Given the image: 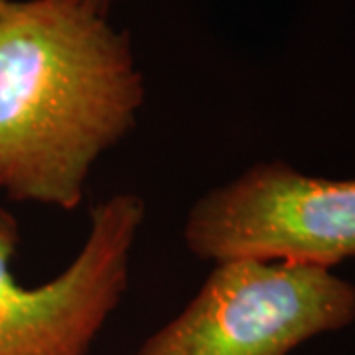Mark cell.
<instances>
[{"label": "cell", "instance_id": "6da1fadb", "mask_svg": "<svg viewBox=\"0 0 355 355\" xmlns=\"http://www.w3.org/2000/svg\"><path fill=\"white\" fill-rule=\"evenodd\" d=\"M144 79L130 40L73 0L0 14V191L76 209L93 166L137 127Z\"/></svg>", "mask_w": 355, "mask_h": 355}, {"label": "cell", "instance_id": "7a4b0ae2", "mask_svg": "<svg viewBox=\"0 0 355 355\" xmlns=\"http://www.w3.org/2000/svg\"><path fill=\"white\" fill-rule=\"evenodd\" d=\"M137 355H291L355 322V286L330 268L231 259Z\"/></svg>", "mask_w": 355, "mask_h": 355}, {"label": "cell", "instance_id": "3957f363", "mask_svg": "<svg viewBox=\"0 0 355 355\" xmlns=\"http://www.w3.org/2000/svg\"><path fill=\"white\" fill-rule=\"evenodd\" d=\"M184 241L203 261H288L331 268L355 259V180L257 162L207 190L188 211Z\"/></svg>", "mask_w": 355, "mask_h": 355}, {"label": "cell", "instance_id": "277c9868", "mask_svg": "<svg viewBox=\"0 0 355 355\" xmlns=\"http://www.w3.org/2000/svg\"><path fill=\"white\" fill-rule=\"evenodd\" d=\"M146 203L121 191L97 203L76 259L44 284L12 275L16 217L0 207V355H87L128 286Z\"/></svg>", "mask_w": 355, "mask_h": 355}, {"label": "cell", "instance_id": "5b68a950", "mask_svg": "<svg viewBox=\"0 0 355 355\" xmlns=\"http://www.w3.org/2000/svg\"><path fill=\"white\" fill-rule=\"evenodd\" d=\"M73 2L85 6L91 12L101 14V16H109L111 8H113L114 4H119L121 0H73Z\"/></svg>", "mask_w": 355, "mask_h": 355}, {"label": "cell", "instance_id": "8992f818", "mask_svg": "<svg viewBox=\"0 0 355 355\" xmlns=\"http://www.w3.org/2000/svg\"><path fill=\"white\" fill-rule=\"evenodd\" d=\"M10 0H0V14H2V10L6 8V4H8Z\"/></svg>", "mask_w": 355, "mask_h": 355}]
</instances>
